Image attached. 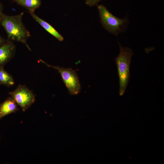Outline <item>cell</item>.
Here are the masks:
<instances>
[{
  "label": "cell",
  "instance_id": "30bf717a",
  "mask_svg": "<svg viewBox=\"0 0 164 164\" xmlns=\"http://www.w3.org/2000/svg\"><path fill=\"white\" fill-rule=\"evenodd\" d=\"M14 84L15 81L12 75L4 69V67H0V85L10 87Z\"/></svg>",
  "mask_w": 164,
  "mask_h": 164
},
{
  "label": "cell",
  "instance_id": "7a4b0ae2",
  "mask_svg": "<svg viewBox=\"0 0 164 164\" xmlns=\"http://www.w3.org/2000/svg\"><path fill=\"white\" fill-rule=\"evenodd\" d=\"M120 52L115 58L119 79V93L120 96L125 93L130 77V68L133 52L130 48L122 46L119 43Z\"/></svg>",
  "mask_w": 164,
  "mask_h": 164
},
{
  "label": "cell",
  "instance_id": "5b68a950",
  "mask_svg": "<svg viewBox=\"0 0 164 164\" xmlns=\"http://www.w3.org/2000/svg\"><path fill=\"white\" fill-rule=\"evenodd\" d=\"M9 94L23 112L28 109L35 101L34 94L25 85H19L15 90Z\"/></svg>",
  "mask_w": 164,
  "mask_h": 164
},
{
  "label": "cell",
  "instance_id": "ba28073f",
  "mask_svg": "<svg viewBox=\"0 0 164 164\" xmlns=\"http://www.w3.org/2000/svg\"><path fill=\"white\" fill-rule=\"evenodd\" d=\"M29 12L35 20L48 32L56 38L59 41L62 42L63 40V37L50 24L39 18L35 14V12L30 11Z\"/></svg>",
  "mask_w": 164,
  "mask_h": 164
},
{
  "label": "cell",
  "instance_id": "7c38bea8",
  "mask_svg": "<svg viewBox=\"0 0 164 164\" xmlns=\"http://www.w3.org/2000/svg\"><path fill=\"white\" fill-rule=\"evenodd\" d=\"M3 5L0 2V20L4 14V13L3 12Z\"/></svg>",
  "mask_w": 164,
  "mask_h": 164
},
{
  "label": "cell",
  "instance_id": "52a82bcc",
  "mask_svg": "<svg viewBox=\"0 0 164 164\" xmlns=\"http://www.w3.org/2000/svg\"><path fill=\"white\" fill-rule=\"evenodd\" d=\"M18 105L11 97H8L0 103V119L6 115L19 111Z\"/></svg>",
  "mask_w": 164,
  "mask_h": 164
},
{
  "label": "cell",
  "instance_id": "3957f363",
  "mask_svg": "<svg viewBox=\"0 0 164 164\" xmlns=\"http://www.w3.org/2000/svg\"><path fill=\"white\" fill-rule=\"evenodd\" d=\"M101 23L108 32L114 35L125 32L129 23L127 16L121 19L111 13L103 5H97Z\"/></svg>",
  "mask_w": 164,
  "mask_h": 164
},
{
  "label": "cell",
  "instance_id": "277c9868",
  "mask_svg": "<svg viewBox=\"0 0 164 164\" xmlns=\"http://www.w3.org/2000/svg\"><path fill=\"white\" fill-rule=\"evenodd\" d=\"M39 61L47 67L58 70L60 73L63 81L70 94L77 95L80 92L81 85L75 70L71 68H66L52 65L41 59H39Z\"/></svg>",
  "mask_w": 164,
  "mask_h": 164
},
{
  "label": "cell",
  "instance_id": "6da1fadb",
  "mask_svg": "<svg viewBox=\"0 0 164 164\" xmlns=\"http://www.w3.org/2000/svg\"><path fill=\"white\" fill-rule=\"evenodd\" d=\"M23 14V12L14 15L4 13L0 20V23L6 32L8 39L21 42L31 51L27 43L31 35L22 22Z\"/></svg>",
  "mask_w": 164,
  "mask_h": 164
},
{
  "label": "cell",
  "instance_id": "9c48e42d",
  "mask_svg": "<svg viewBox=\"0 0 164 164\" xmlns=\"http://www.w3.org/2000/svg\"><path fill=\"white\" fill-rule=\"evenodd\" d=\"M13 1L27 9L29 12H35L41 4V0H13Z\"/></svg>",
  "mask_w": 164,
  "mask_h": 164
},
{
  "label": "cell",
  "instance_id": "8fae6325",
  "mask_svg": "<svg viewBox=\"0 0 164 164\" xmlns=\"http://www.w3.org/2000/svg\"><path fill=\"white\" fill-rule=\"evenodd\" d=\"M101 0H85L86 4L91 7L98 5V3Z\"/></svg>",
  "mask_w": 164,
  "mask_h": 164
},
{
  "label": "cell",
  "instance_id": "8992f818",
  "mask_svg": "<svg viewBox=\"0 0 164 164\" xmlns=\"http://www.w3.org/2000/svg\"><path fill=\"white\" fill-rule=\"evenodd\" d=\"M16 49L15 45L12 41L8 39L0 46V67H4L12 60L15 55Z\"/></svg>",
  "mask_w": 164,
  "mask_h": 164
},
{
  "label": "cell",
  "instance_id": "4fadbf2b",
  "mask_svg": "<svg viewBox=\"0 0 164 164\" xmlns=\"http://www.w3.org/2000/svg\"><path fill=\"white\" fill-rule=\"evenodd\" d=\"M8 39H6L0 34V46L5 43Z\"/></svg>",
  "mask_w": 164,
  "mask_h": 164
}]
</instances>
